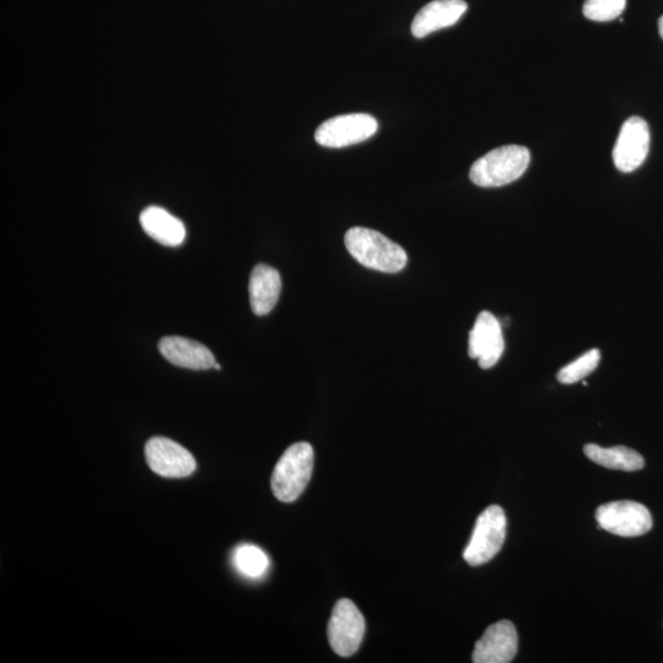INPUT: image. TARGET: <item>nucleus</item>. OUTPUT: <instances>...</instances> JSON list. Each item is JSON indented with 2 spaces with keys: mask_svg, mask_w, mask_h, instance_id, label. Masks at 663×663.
Here are the masks:
<instances>
[{
  "mask_svg": "<svg viewBox=\"0 0 663 663\" xmlns=\"http://www.w3.org/2000/svg\"><path fill=\"white\" fill-rule=\"evenodd\" d=\"M627 7V0H586L582 12L587 19L607 23L617 19Z\"/></svg>",
  "mask_w": 663,
  "mask_h": 663,
  "instance_id": "nucleus-19",
  "label": "nucleus"
},
{
  "mask_svg": "<svg viewBox=\"0 0 663 663\" xmlns=\"http://www.w3.org/2000/svg\"><path fill=\"white\" fill-rule=\"evenodd\" d=\"M505 342L501 322L492 312L482 311L478 315L468 341V354L477 359L482 369L488 370L503 357Z\"/></svg>",
  "mask_w": 663,
  "mask_h": 663,
  "instance_id": "nucleus-10",
  "label": "nucleus"
},
{
  "mask_svg": "<svg viewBox=\"0 0 663 663\" xmlns=\"http://www.w3.org/2000/svg\"><path fill=\"white\" fill-rule=\"evenodd\" d=\"M214 368L217 369V370L221 369L219 364H215Z\"/></svg>",
  "mask_w": 663,
  "mask_h": 663,
  "instance_id": "nucleus-21",
  "label": "nucleus"
},
{
  "mask_svg": "<svg viewBox=\"0 0 663 663\" xmlns=\"http://www.w3.org/2000/svg\"><path fill=\"white\" fill-rule=\"evenodd\" d=\"M282 293V278L277 269L257 264L250 278L251 309L257 316L268 315L276 307Z\"/></svg>",
  "mask_w": 663,
  "mask_h": 663,
  "instance_id": "nucleus-14",
  "label": "nucleus"
},
{
  "mask_svg": "<svg viewBox=\"0 0 663 663\" xmlns=\"http://www.w3.org/2000/svg\"><path fill=\"white\" fill-rule=\"evenodd\" d=\"M650 150V128L641 117H630L624 122L613 149V161L622 172L639 169L648 158Z\"/></svg>",
  "mask_w": 663,
  "mask_h": 663,
  "instance_id": "nucleus-9",
  "label": "nucleus"
},
{
  "mask_svg": "<svg viewBox=\"0 0 663 663\" xmlns=\"http://www.w3.org/2000/svg\"><path fill=\"white\" fill-rule=\"evenodd\" d=\"M659 31H660V35H661L662 40H663V15L661 16V18L659 20Z\"/></svg>",
  "mask_w": 663,
  "mask_h": 663,
  "instance_id": "nucleus-20",
  "label": "nucleus"
},
{
  "mask_svg": "<svg viewBox=\"0 0 663 663\" xmlns=\"http://www.w3.org/2000/svg\"><path fill=\"white\" fill-rule=\"evenodd\" d=\"M596 519L602 530L621 537L643 536L652 527L650 511L644 505L629 500L600 506Z\"/></svg>",
  "mask_w": 663,
  "mask_h": 663,
  "instance_id": "nucleus-7",
  "label": "nucleus"
},
{
  "mask_svg": "<svg viewBox=\"0 0 663 663\" xmlns=\"http://www.w3.org/2000/svg\"><path fill=\"white\" fill-rule=\"evenodd\" d=\"M234 564L247 578L260 579L269 569V558L261 548L253 544H241L235 549Z\"/></svg>",
  "mask_w": 663,
  "mask_h": 663,
  "instance_id": "nucleus-17",
  "label": "nucleus"
},
{
  "mask_svg": "<svg viewBox=\"0 0 663 663\" xmlns=\"http://www.w3.org/2000/svg\"><path fill=\"white\" fill-rule=\"evenodd\" d=\"M506 516L498 505L489 506L478 517L463 558L471 567L490 562L500 552L506 537Z\"/></svg>",
  "mask_w": 663,
  "mask_h": 663,
  "instance_id": "nucleus-4",
  "label": "nucleus"
},
{
  "mask_svg": "<svg viewBox=\"0 0 663 663\" xmlns=\"http://www.w3.org/2000/svg\"><path fill=\"white\" fill-rule=\"evenodd\" d=\"M314 470V449L307 442L291 445L274 467L272 490L283 503H293L304 493Z\"/></svg>",
  "mask_w": 663,
  "mask_h": 663,
  "instance_id": "nucleus-3",
  "label": "nucleus"
},
{
  "mask_svg": "<svg viewBox=\"0 0 663 663\" xmlns=\"http://www.w3.org/2000/svg\"><path fill=\"white\" fill-rule=\"evenodd\" d=\"M584 452L592 462L608 470L634 472L643 470L645 466L643 456L625 446L603 449L601 446L589 444L585 446Z\"/></svg>",
  "mask_w": 663,
  "mask_h": 663,
  "instance_id": "nucleus-16",
  "label": "nucleus"
},
{
  "mask_svg": "<svg viewBox=\"0 0 663 663\" xmlns=\"http://www.w3.org/2000/svg\"><path fill=\"white\" fill-rule=\"evenodd\" d=\"M365 634V619L359 608L348 598H342L333 608L328 623V641L337 655L349 657L360 648Z\"/></svg>",
  "mask_w": 663,
  "mask_h": 663,
  "instance_id": "nucleus-6",
  "label": "nucleus"
},
{
  "mask_svg": "<svg viewBox=\"0 0 663 663\" xmlns=\"http://www.w3.org/2000/svg\"><path fill=\"white\" fill-rule=\"evenodd\" d=\"M379 129L376 118L366 113H349L323 122L315 133L316 142L326 148H346L365 142Z\"/></svg>",
  "mask_w": 663,
  "mask_h": 663,
  "instance_id": "nucleus-5",
  "label": "nucleus"
},
{
  "mask_svg": "<svg viewBox=\"0 0 663 663\" xmlns=\"http://www.w3.org/2000/svg\"><path fill=\"white\" fill-rule=\"evenodd\" d=\"M145 458L150 470L166 478H185L196 471V460L191 452L174 440L150 439L145 445Z\"/></svg>",
  "mask_w": 663,
  "mask_h": 663,
  "instance_id": "nucleus-8",
  "label": "nucleus"
},
{
  "mask_svg": "<svg viewBox=\"0 0 663 663\" xmlns=\"http://www.w3.org/2000/svg\"><path fill=\"white\" fill-rule=\"evenodd\" d=\"M465 0H434L415 15L412 34L417 39L433 34L435 31L450 28L467 12Z\"/></svg>",
  "mask_w": 663,
  "mask_h": 663,
  "instance_id": "nucleus-12",
  "label": "nucleus"
},
{
  "mask_svg": "<svg viewBox=\"0 0 663 663\" xmlns=\"http://www.w3.org/2000/svg\"><path fill=\"white\" fill-rule=\"evenodd\" d=\"M530 150L521 145H505L478 159L471 167L470 179L483 188L503 187L519 180L530 165Z\"/></svg>",
  "mask_w": 663,
  "mask_h": 663,
  "instance_id": "nucleus-2",
  "label": "nucleus"
},
{
  "mask_svg": "<svg viewBox=\"0 0 663 663\" xmlns=\"http://www.w3.org/2000/svg\"><path fill=\"white\" fill-rule=\"evenodd\" d=\"M519 648V636L515 625L500 621L485 630L473 651L474 663H509Z\"/></svg>",
  "mask_w": 663,
  "mask_h": 663,
  "instance_id": "nucleus-11",
  "label": "nucleus"
},
{
  "mask_svg": "<svg viewBox=\"0 0 663 663\" xmlns=\"http://www.w3.org/2000/svg\"><path fill=\"white\" fill-rule=\"evenodd\" d=\"M601 352L598 349H591L573 363L564 366L558 373V380L564 385H573L582 381L585 377L594 373L598 364H600Z\"/></svg>",
  "mask_w": 663,
  "mask_h": 663,
  "instance_id": "nucleus-18",
  "label": "nucleus"
},
{
  "mask_svg": "<svg viewBox=\"0 0 663 663\" xmlns=\"http://www.w3.org/2000/svg\"><path fill=\"white\" fill-rule=\"evenodd\" d=\"M140 225L159 244L176 247L186 239L185 224L164 208L152 206L140 214Z\"/></svg>",
  "mask_w": 663,
  "mask_h": 663,
  "instance_id": "nucleus-15",
  "label": "nucleus"
},
{
  "mask_svg": "<svg viewBox=\"0 0 663 663\" xmlns=\"http://www.w3.org/2000/svg\"><path fill=\"white\" fill-rule=\"evenodd\" d=\"M350 255L361 266L382 273H398L407 266L403 247L373 229L352 228L344 237Z\"/></svg>",
  "mask_w": 663,
  "mask_h": 663,
  "instance_id": "nucleus-1",
  "label": "nucleus"
},
{
  "mask_svg": "<svg viewBox=\"0 0 663 663\" xmlns=\"http://www.w3.org/2000/svg\"><path fill=\"white\" fill-rule=\"evenodd\" d=\"M161 355L172 365L192 370L214 368L215 358L202 343L183 337H165L159 342Z\"/></svg>",
  "mask_w": 663,
  "mask_h": 663,
  "instance_id": "nucleus-13",
  "label": "nucleus"
}]
</instances>
